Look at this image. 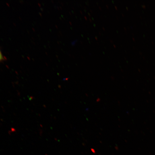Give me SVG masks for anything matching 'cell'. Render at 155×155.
Segmentation results:
<instances>
[{"mask_svg": "<svg viewBox=\"0 0 155 155\" xmlns=\"http://www.w3.org/2000/svg\"><path fill=\"white\" fill-rule=\"evenodd\" d=\"M3 59V57L2 55V54L1 50H0V62L2 61Z\"/></svg>", "mask_w": 155, "mask_h": 155, "instance_id": "1", "label": "cell"}]
</instances>
